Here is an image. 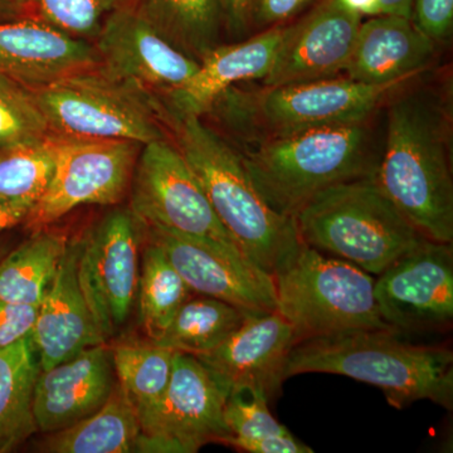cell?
Segmentation results:
<instances>
[{"mask_svg":"<svg viewBox=\"0 0 453 453\" xmlns=\"http://www.w3.org/2000/svg\"><path fill=\"white\" fill-rule=\"evenodd\" d=\"M228 392L198 357L174 351L162 402L140 422L136 452L196 453L229 436L225 421Z\"/></svg>","mask_w":453,"mask_h":453,"instance_id":"11","label":"cell"},{"mask_svg":"<svg viewBox=\"0 0 453 453\" xmlns=\"http://www.w3.org/2000/svg\"><path fill=\"white\" fill-rule=\"evenodd\" d=\"M135 0H29L27 17L77 40L95 41L104 20Z\"/></svg>","mask_w":453,"mask_h":453,"instance_id":"32","label":"cell"},{"mask_svg":"<svg viewBox=\"0 0 453 453\" xmlns=\"http://www.w3.org/2000/svg\"><path fill=\"white\" fill-rule=\"evenodd\" d=\"M381 319L401 333L442 332L453 321L452 243L426 238L375 279Z\"/></svg>","mask_w":453,"mask_h":453,"instance_id":"13","label":"cell"},{"mask_svg":"<svg viewBox=\"0 0 453 453\" xmlns=\"http://www.w3.org/2000/svg\"><path fill=\"white\" fill-rule=\"evenodd\" d=\"M129 190V208L144 226L235 246L186 157L168 139L142 145Z\"/></svg>","mask_w":453,"mask_h":453,"instance_id":"10","label":"cell"},{"mask_svg":"<svg viewBox=\"0 0 453 453\" xmlns=\"http://www.w3.org/2000/svg\"><path fill=\"white\" fill-rule=\"evenodd\" d=\"M219 443L247 453H312L305 443L301 442L291 434L281 436L256 438H238L226 436Z\"/></svg>","mask_w":453,"mask_h":453,"instance_id":"37","label":"cell"},{"mask_svg":"<svg viewBox=\"0 0 453 453\" xmlns=\"http://www.w3.org/2000/svg\"><path fill=\"white\" fill-rule=\"evenodd\" d=\"M434 52L436 43L411 18L375 16L360 25L344 73L372 85L413 80L428 70Z\"/></svg>","mask_w":453,"mask_h":453,"instance_id":"22","label":"cell"},{"mask_svg":"<svg viewBox=\"0 0 453 453\" xmlns=\"http://www.w3.org/2000/svg\"><path fill=\"white\" fill-rule=\"evenodd\" d=\"M50 134L35 91L0 74V150L46 142Z\"/></svg>","mask_w":453,"mask_h":453,"instance_id":"31","label":"cell"},{"mask_svg":"<svg viewBox=\"0 0 453 453\" xmlns=\"http://www.w3.org/2000/svg\"><path fill=\"white\" fill-rule=\"evenodd\" d=\"M243 162L268 204L294 219L326 188L375 177L378 159L368 121L249 140Z\"/></svg>","mask_w":453,"mask_h":453,"instance_id":"4","label":"cell"},{"mask_svg":"<svg viewBox=\"0 0 453 453\" xmlns=\"http://www.w3.org/2000/svg\"><path fill=\"white\" fill-rule=\"evenodd\" d=\"M249 314L225 301L195 295L181 306L162 338L154 342L199 356L222 344Z\"/></svg>","mask_w":453,"mask_h":453,"instance_id":"28","label":"cell"},{"mask_svg":"<svg viewBox=\"0 0 453 453\" xmlns=\"http://www.w3.org/2000/svg\"><path fill=\"white\" fill-rule=\"evenodd\" d=\"M35 203L32 201H14L0 203V234L25 225L27 217Z\"/></svg>","mask_w":453,"mask_h":453,"instance_id":"39","label":"cell"},{"mask_svg":"<svg viewBox=\"0 0 453 453\" xmlns=\"http://www.w3.org/2000/svg\"><path fill=\"white\" fill-rule=\"evenodd\" d=\"M169 127L235 246L256 266L275 275L303 243L294 219L268 204L240 150L202 118L173 120Z\"/></svg>","mask_w":453,"mask_h":453,"instance_id":"2","label":"cell"},{"mask_svg":"<svg viewBox=\"0 0 453 453\" xmlns=\"http://www.w3.org/2000/svg\"><path fill=\"white\" fill-rule=\"evenodd\" d=\"M305 372L372 384L398 410L423 399L453 408L452 350L412 344L398 330H356L303 340L292 348L285 378Z\"/></svg>","mask_w":453,"mask_h":453,"instance_id":"3","label":"cell"},{"mask_svg":"<svg viewBox=\"0 0 453 453\" xmlns=\"http://www.w3.org/2000/svg\"><path fill=\"white\" fill-rule=\"evenodd\" d=\"M113 371L140 422L157 410L168 388L174 350L154 342H122L111 349Z\"/></svg>","mask_w":453,"mask_h":453,"instance_id":"27","label":"cell"},{"mask_svg":"<svg viewBox=\"0 0 453 453\" xmlns=\"http://www.w3.org/2000/svg\"><path fill=\"white\" fill-rule=\"evenodd\" d=\"M140 13L175 49L201 62L226 29L220 0H135Z\"/></svg>","mask_w":453,"mask_h":453,"instance_id":"24","label":"cell"},{"mask_svg":"<svg viewBox=\"0 0 453 453\" xmlns=\"http://www.w3.org/2000/svg\"><path fill=\"white\" fill-rule=\"evenodd\" d=\"M29 0H0V18L14 19L27 17Z\"/></svg>","mask_w":453,"mask_h":453,"instance_id":"42","label":"cell"},{"mask_svg":"<svg viewBox=\"0 0 453 453\" xmlns=\"http://www.w3.org/2000/svg\"><path fill=\"white\" fill-rule=\"evenodd\" d=\"M195 292L170 264L165 253L146 240L139 271V318L151 342H157Z\"/></svg>","mask_w":453,"mask_h":453,"instance_id":"29","label":"cell"},{"mask_svg":"<svg viewBox=\"0 0 453 453\" xmlns=\"http://www.w3.org/2000/svg\"><path fill=\"white\" fill-rule=\"evenodd\" d=\"M53 166L49 140L0 150V203L37 202L49 187Z\"/></svg>","mask_w":453,"mask_h":453,"instance_id":"30","label":"cell"},{"mask_svg":"<svg viewBox=\"0 0 453 453\" xmlns=\"http://www.w3.org/2000/svg\"><path fill=\"white\" fill-rule=\"evenodd\" d=\"M47 140L55 166L49 187L27 217V228L50 226L81 205L119 204L129 192L139 142L58 134Z\"/></svg>","mask_w":453,"mask_h":453,"instance_id":"9","label":"cell"},{"mask_svg":"<svg viewBox=\"0 0 453 453\" xmlns=\"http://www.w3.org/2000/svg\"><path fill=\"white\" fill-rule=\"evenodd\" d=\"M142 426L135 407L116 381L105 404L70 427L47 434L41 451L50 453L136 452Z\"/></svg>","mask_w":453,"mask_h":453,"instance_id":"23","label":"cell"},{"mask_svg":"<svg viewBox=\"0 0 453 453\" xmlns=\"http://www.w3.org/2000/svg\"><path fill=\"white\" fill-rule=\"evenodd\" d=\"M67 242L64 232L44 226L9 250L0 259V300L40 306Z\"/></svg>","mask_w":453,"mask_h":453,"instance_id":"25","label":"cell"},{"mask_svg":"<svg viewBox=\"0 0 453 453\" xmlns=\"http://www.w3.org/2000/svg\"><path fill=\"white\" fill-rule=\"evenodd\" d=\"M11 249L12 247L9 241L5 240V238L0 237V259H2L3 256H4Z\"/></svg>","mask_w":453,"mask_h":453,"instance_id":"43","label":"cell"},{"mask_svg":"<svg viewBox=\"0 0 453 453\" xmlns=\"http://www.w3.org/2000/svg\"><path fill=\"white\" fill-rule=\"evenodd\" d=\"M97 65L92 42L70 37L31 17L0 20V74L33 91Z\"/></svg>","mask_w":453,"mask_h":453,"instance_id":"19","label":"cell"},{"mask_svg":"<svg viewBox=\"0 0 453 453\" xmlns=\"http://www.w3.org/2000/svg\"><path fill=\"white\" fill-rule=\"evenodd\" d=\"M268 396L262 390H229L225 405V421L229 436L256 438L291 434L277 421L268 408Z\"/></svg>","mask_w":453,"mask_h":453,"instance_id":"33","label":"cell"},{"mask_svg":"<svg viewBox=\"0 0 453 453\" xmlns=\"http://www.w3.org/2000/svg\"><path fill=\"white\" fill-rule=\"evenodd\" d=\"M80 238H68L64 256L38 306L28 340L40 371L105 344L79 281Z\"/></svg>","mask_w":453,"mask_h":453,"instance_id":"18","label":"cell"},{"mask_svg":"<svg viewBox=\"0 0 453 453\" xmlns=\"http://www.w3.org/2000/svg\"><path fill=\"white\" fill-rule=\"evenodd\" d=\"M339 5L357 16H380V0H336Z\"/></svg>","mask_w":453,"mask_h":453,"instance_id":"40","label":"cell"},{"mask_svg":"<svg viewBox=\"0 0 453 453\" xmlns=\"http://www.w3.org/2000/svg\"><path fill=\"white\" fill-rule=\"evenodd\" d=\"M142 228L130 208H119L80 238V286L106 340L127 323L138 294Z\"/></svg>","mask_w":453,"mask_h":453,"instance_id":"12","label":"cell"},{"mask_svg":"<svg viewBox=\"0 0 453 453\" xmlns=\"http://www.w3.org/2000/svg\"><path fill=\"white\" fill-rule=\"evenodd\" d=\"M398 94L389 100L375 180L423 237L452 243L449 109L432 89Z\"/></svg>","mask_w":453,"mask_h":453,"instance_id":"1","label":"cell"},{"mask_svg":"<svg viewBox=\"0 0 453 453\" xmlns=\"http://www.w3.org/2000/svg\"><path fill=\"white\" fill-rule=\"evenodd\" d=\"M301 241L380 276L426 240L378 186L375 177L321 190L294 216Z\"/></svg>","mask_w":453,"mask_h":453,"instance_id":"6","label":"cell"},{"mask_svg":"<svg viewBox=\"0 0 453 453\" xmlns=\"http://www.w3.org/2000/svg\"><path fill=\"white\" fill-rule=\"evenodd\" d=\"M411 19L434 43L451 37L453 0H413Z\"/></svg>","mask_w":453,"mask_h":453,"instance_id":"34","label":"cell"},{"mask_svg":"<svg viewBox=\"0 0 453 453\" xmlns=\"http://www.w3.org/2000/svg\"><path fill=\"white\" fill-rule=\"evenodd\" d=\"M252 0H220L226 31L235 38L243 37L251 28Z\"/></svg>","mask_w":453,"mask_h":453,"instance_id":"38","label":"cell"},{"mask_svg":"<svg viewBox=\"0 0 453 453\" xmlns=\"http://www.w3.org/2000/svg\"><path fill=\"white\" fill-rule=\"evenodd\" d=\"M413 0H380V16H412Z\"/></svg>","mask_w":453,"mask_h":453,"instance_id":"41","label":"cell"},{"mask_svg":"<svg viewBox=\"0 0 453 453\" xmlns=\"http://www.w3.org/2000/svg\"><path fill=\"white\" fill-rule=\"evenodd\" d=\"M363 17L321 0L295 25L288 26L264 86L330 79L344 73Z\"/></svg>","mask_w":453,"mask_h":453,"instance_id":"17","label":"cell"},{"mask_svg":"<svg viewBox=\"0 0 453 453\" xmlns=\"http://www.w3.org/2000/svg\"><path fill=\"white\" fill-rule=\"evenodd\" d=\"M111 349L105 344L40 371L33 392L38 431H61L100 410L116 384Z\"/></svg>","mask_w":453,"mask_h":453,"instance_id":"20","label":"cell"},{"mask_svg":"<svg viewBox=\"0 0 453 453\" xmlns=\"http://www.w3.org/2000/svg\"><path fill=\"white\" fill-rule=\"evenodd\" d=\"M92 43L103 70L157 97L181 88L199 68V62L172 46L134 3L110 13Z\"/></svg>","mask_w":453,"mask_h":453,"instance_id":"15","label":"cell"},{"mask_svg":"<svg viewBox=\"0 0 453 453\" xmlns=\"http://www.w3.org/2000/svg\"><path fill=\"white\" fill-rule=\"evenodd\" d=\"M38 372L28 338L0 349V453L14 451L38 431L33 412Z\"/></svg>","mask_w":453,"mask_h":453,"instance_id":"26","label":"cell"},{"mask_svg":"<svg viewBox=\"0 0 453 453\" xmlns=\"http://www.w3.org/2000/svg\"><path fill=\"white\" fill-rule=\"evenodd\" d=\"M37 312L38 306L19 305L0 300V349L28 338L35 326Z\"/></svg>","mask_w":453,"mask_h":453,"instance_id":"35","label":"cell"},{"mask_svg":"<svg viewBox=\"0 0 453 453\" xmlns=\"http://www.w3.org/2000/svg\"><path fill=\"white\" fill-rule=\"evenodd\" d=\"M294 327L279 312H250L242 325L213 350L195 356L226 392L255 388L275 398L292 348Z\"/></svg>","mask_w":453,"mask_h":453,"instance_id":"16","label":"cell"},{"mask_svg":"<svg viewBox=\"0 0 453 453\" xmlns=\"http://www.w3.org/2000/svg\"><path fill=\"white\" fill-rule=\"evenodd\" d=\"M35 94L50 134L130 140L142 145L168 139L169 121L159 97L100 65Z\"/></svg>","mask_w":453,"mask_h":453,"instance_id":"8","label":"cell"},{"mask_svg":"<svg viewBox=\"0 0 453 453\" xmlns=\"http://www.w3.org/2000/svg\"><path fill=\"white\" fill-rule=\"evenodd\" d=\"M288 26H275L240 43L220 44L181 88L159 97L168 121L203 118L214 101L237 83L264 80L270 73Z\"/></svg>","mask_w":453,"mask_h":453,"instance_id":"21","label":"cell"},{"mask_svg":"<svg viewBox=\"0 0 453 453\" xmlns=\"http://www.w3.org/2000/svg\"><path fill=\"white\" fill-rule=\"evenodd\" d=\"M411 81L372 85L335 76L264 86L257 91H242L234 86L214 101L205 115L216 118L244 142L315 127L357 124L368 121Z\"/></svg>","mask_w":453,"mask_h":453,"instance_id":"5","label":"cell"},{"mask_svg":"<svg viewBox=\"0 0 453 453\" xmlns=\"http://www.w3.org/2000/svg\"><path fill=\"white\" fill-rule=\"evenodd\" d=\"M315 0H252L251 26L267 29L285 25L306 11Z\"/></svg>","mask_w":453,"mask_h":453,"instance_id":"36","label":"cell"},{"mask_svg":"<svg viewBox=\"0 0 453 453\" xmlns=\"http://www.w3.org/2000/svg\"><path fill=\"white\" fill-rule=\"evenodd\" d=\"M276 311L303 340L356 332L393 329L381 319L375 279L365 270L303 243L273 276Z\"/></svg>","mask_w":453,"mask_h":453,"instance_id":"7","label":"cell"},{"mask_svg":"<svg viewBox=\"0 0 453 453\" xmlns=\"http://www.w3.org/2000/svg\"><path fill=\"white\" fill-rule=\"evenodd\" d=\"M144 228L146 240L165 253L196 295L225 301L246 312L275 311L273 276L256 266L238 247Z\"/></svg>","mask_w":453,"mask_h":453,"instance_id":"14","label":"cell"}]
</instances>
